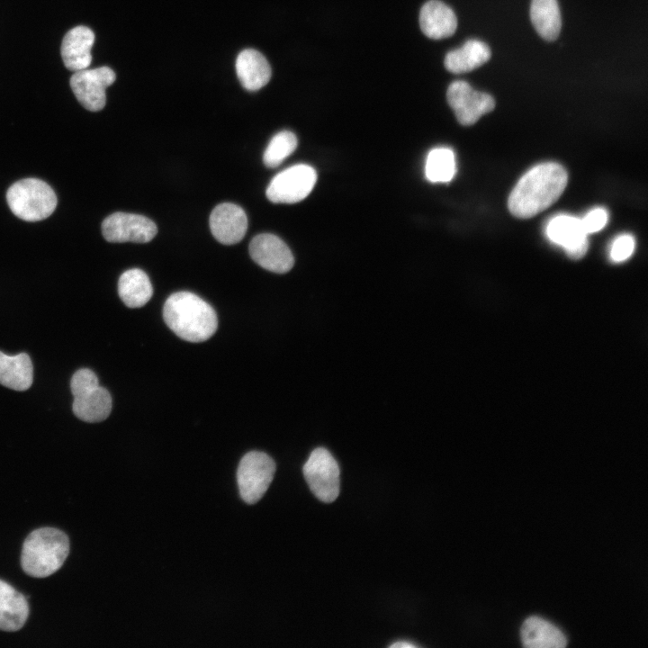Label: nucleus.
I'll use <instances>...</instances> for the list:
<instances>
[{
	"mask_svg": "<svg viewBox=\"0 0 648 648\" xmlns=\"http://www.w3.org/2000/svg\"><path fill=\"white\" fill-rule=\"evenodd\" d=\"M568 183L565 168L555 162L532 167L517 183L508 199L511 214L529 219L553 205Z\"/></svg>",
	"mask_w": 648,
	"mask_h": 648,
	"instance_id": "obj_1",
	"label": "nucleus"
},
{
	"mask_svg": "<svg viewBox=\"0 0 648 648\" xmlns=\"http://www.w3.org/2000/svg\"><path fill=\"white\" fill-rule=\"evenodd\" d=\"M163 317L167 327L180 338L189 342L209 339L218 326L213 308L190 292H178L166 301Z\"/></svg>",
	"mask_w": 648,
	"mask_h": 648,
	"instance_id": "obj_2",
	"label": "nucleus"
},
{
	"mask_svg": "<svg viewBox=\"0 0 648 648\" xmlns=\"http://www.w3.org/2000/svg\"><path fill=\"white\" fill-rule=\"evenodd\" d=\"M69 553V539L55 527L33 530L22 544L21 565L32 577L45 578L56 572Z\"/></svg>",
	"mask_w": 648,
	"mask_h": 648,
	"instance_id": "obj_3",
	"label": "nucleus"
},
{
	"mask_svg": "<svg viewBox=\"0 0 648 648\" xmlns=\"http://www.w3.org/2000/svg\"><path fill=\"white\" fill-rule=\"evenodd\" d=\"M13 213L26 221H38L51 215L57 206L53 189L44 181L25 178L12 184L6 193Z\"/></svg>",
	"mask_w": 648,
	"mask_h": 648,
	"instance_id": "obj_4",
	"label": "nucleus"
},
{
	"mask_svg": "<svg viewBox=\"0 0 648 648\" xmlns=\"http://www.w3.org/2000/svg\"><path fill=\"white\" fill-rule=\"evenodd\" d=\"M74 396L73 412L86 422H100L108 418L112 410L109 392L99 385L95 374L87 368L76 371L70 382Z\"/></svg>",
	"mask_w": 648,
	"mask_h": 648,
	"instance_id": "obj_5",
	"label": "nucleus"
},
{
	"mask_svg": "<svg viewBox=\"0 0 648 648\" xmlns=\"http://www.w3.org/2000/svg\"><path fill=\"white\" fill-rule=\"evenodd\" d=\"M275 472L274 461L259 451L247 453L240 460L237 480L242 500L255 504L266 493Z\"/></svg>",
	"mask_w": 648,
	"mask_h": 648,
	"instance_id": "obj_6",
	"label": "nucleus"
},
{
	"mask_svg": "<svg viewBox=\"0 0 648 648\" xmlns=\"http://www.w3.org/2000/svg\"><path fill=\"white\" fill-rule=\"evenodd\" d=\"M304 478L312 493L321 501H334L339 494V467L323 447L314 449L303 465Z\"/></svg>",
	"mask_w": 648,
	"mask_h": 648,
	"instance_id": "obj_7",
	"label": "nucleus"
},
{
	"mask_svg": "<svg viewBox=\"0 0 648 648\" xmlns=\"http://www.w3.org/2000/svg\"><path fill=\"white\" fill-rule=\"evenodd\" d=\"M316 181L317 174L312 166L294 165L273 177L266 189V197L274 203H295L310 194Z\"/></svg>",
	"mask_w": 648,
	"mask_h": 648,
	"instance_id": "obj_8",
	"label": "nucleus"
},
{
	"mask_svg": "<svg viewBox=\"0 0 648 648\" xmlns=\"http://www.w3.org/2000/svg\"><path fill=\"white\" fill-rule=\"evenodd\" d=\"M446 99L458 122L464 126L476 123L483 114L493 111L496 104L490 94L474 90L463 80L449 85Z\"/></svg>",
	"mask_w": 648,
	"mask_h": 648,
	"instance_id": "obj_9",
	"label": "nucleus"
},
{
	"mask_svg": "<svg viewBox=\"0 0 648 648\" xmlns=\"http://www.w3.org/2000/svg\"><path fill=\"white\" fill-rule=\"evenodd\" d=\"M115 73L108 67L76 71L70 78L71 89L77 101L91 112L102 110L106 103L105 89L115 81Z\"/></svg>",
	"mask_w": 648,
	"mask_h": 648,
	"instance_id": "obj_10",
	"label": "nucleus"
},
{
	"mask_svg": "<svg viewBox=\"0 0 648 648\" xmlns=\"http://www.w3.org/2000/svg\"><path fill=\"white\" fill-rule=\"evenodd\" d=\"M156 224L148 218L133 213L114 212L102 223V233L109 242L147 243L157 234Z\"/></svg>",
	"mask_w": 648,
	"mask_h": 648,
	"instance_id": "obj_11",
	"label": "nucleus"
},
{
	"mask_svg": "<svg viewBox=\"0 0 648 648\" xmlns=\"http://www.w3.org/2000/svg\"><path fill=\"white\" fill-rule=\"evenodd\" d=\"M252 259L261 267L277 274H284L294 264L293 256L287 245L277 236L262 233L249 244Z\"/></svg>",
	"mask_w": 648,
	"mask_h": 648,
	"instance_id": "obj_12",
	"label": "nucleus"
},
{
	"mask_svg": "<svg viewBox=\"0 0 648 648\" xmlns=\"http://www.w3.org/2000/svg\"><path fill=\"white\" fill-rule=\"evenodd\" d=\"M546 235L554 243L562 247L572 259H580L588 251L587 233L579 218L565 214L553 218L546 227Z\"/></svg>",
	"mask_w": 648,
	"mask_h": 648,
	"instance_id": "obj_13",
	"label": "nucleus"
},
{
	"mask_svg": "<svg viewBox=\"0 0 648 648\" xmlns=\"http://www.w3.org/2000/svg\"><path fill=\"white\" fill-rule=\"evenodd\" d=\"M210 228L220 243L233 245L244 238L248 218L240 206L231 202L220 203L211 213Z\"/></svg>",
	"mask_w": 648,
	"mask_h": 648,
	"instance_id": "obj_14",
	"label": "nucleus"
},
{
	"mask_svg": "<svg viewBox=\"0 0 648 648\" xmlns=\"http://www.w3.org/2000/svg\"><path fill=\"white\" fill-rule=\"evenodd\" d=\"M94 42V34L86 26L68 31L61 44V57L66 68L74 72L87 68L92 61Z\"/></svg>",
	"mask_w": 648,
	"mask_h": 648,
	"instance_id": "obj_15",
	"label": "nucleus"
},
{
	"mask_svg": "<svg viewBox=\"0 0 648 648\" xmlns=\"http://www.w3.org/2000/svg\"><path fill=\"white\" fill-rule=\"evenodd\" d=\"M419 25L423 33L433 40L452 36L457 28L454 12L439 0H429L419 12Z\"/></svg>",
	"mask_w": 648,
	"mask_h": 648,
	"instance_id": "obj_16",
	"label": "nucleus"
},
{
	"mask_svg": "<svg viewBox=\"0 0 648 648\" xmlns=\"http://www.w3.org/2000/svg\"><path fill=\"white\" fill-rule=\"evenodd\" d=\"M236 72L242 86L248 91H257L271 78V67L259 51L253 49L242 50L236 59Z\"/></svg>",
	"mask_w": 648,
	"mask_h": 648,
	"instance_id": "obj_17",
	"label": "nucleus"
},
{
	"mask_svg": "<svg viewBox=\"0 0 648 648\" xmlns=\"http://www.w3.org/2000/svg\"><path fill=\"white\" fill-rule=\"evenodd\" d=\"M29 616L26 598L6 581L0 580V630L21 629Z\"/></svg>",
	"mask_w": 648,
	"mask_h": 648,
	"instance_id": "obj_18",
	"label": "nucleus"
},
{
	"mask_svg": "<svg viewBox=\"0 0 648 648\" xmlns=\"http://www.w3.org/2000/svg\"><path fill=\"white\" fill-rule=\"evenodd\" d=\"M521 641L527 648H562L567 644L563 633L539 616L526 618L520 630Z\"/></svg>",
	"mask_w": 648,
	"mask_h": 648,
	"instance_id": "obj_19",
	"label": "nucleus"
},
{
	"mask_svg": "<svg viewBox=\"0 0 648 648\" xmlns=\"http://www.w3.org/2000/svg\"><path fill=\"white\" fill-rule=\"evenodd\" d=\"M490 56V47L483 41L473 39L465 41L461 48L449 51L444 64L449 72L461 74L481 67Z\"/></svg>",
	"mask_w": 648,
	"mask_h": 648,
	"instance_id": "obj_20",
	"label": "nucleus"
},
{
	"mask_svg": "<svg viewBox=\"0 0 648 648\" xmlns=\"http://www.w3.org/2000/svg\"><path fill=\"white\" fill-rule=\"evenodd\" d=\"M33 381V366L25 353L8 356L0 351V384L14 390L26 391Z\"/></svg>",
	"mask_w": 648,
	"mask_h": 648,
	"instance_id": "obj_21",
	"label": "nucleus"
},
{
	"mask_svg": "<svg viewBox=\"0 0 648 648\" xmlns=\"http://www.w3.org/2000/svg\"><path fill=\"white\" fill-rule=\"evenodd\" d=\"M118 293L127 307L140 308L150 300L153 288L144 271L132 268L121 274L118 281Z\"/></svg>",
	"mask_w": 648,
	"mask_h": 648,
	"instance_id": "obj_22",
	"label": "nucleus"
},
{
	"mask_svg": "<svg viewBox=\"0 0 648 648\" xmlns=\"http://www.w3.org/2000/svg\"><path fill=\"white\" fill-rule=\"evenodd\" d=\"M530 18L536 31L544 40L554 41L558 38L562 18L557 0H532Z\"/></svg>",
	"mask_w": 648,
	"mask_h": 648,
	"instance_id": "obj_23",
	"label": "nucleus"
},
{
	"mask_svg": "<svg viewBox=\"0 0 648 648\" xmlns=\"http://www.w3.org/2000/svg\"><path fill=\"white\" fill-rule=\"evenodd\" d=\"M456 173L454 151L446 147L433 148L428 154L425 176L431 183H448Z\"/></svg>",
	"mask_w": 648,
	"mask_h": 648,
	"instance_id": "obj_24",
	"label": "nucleus"
},
{
	"mask_svg": "<svg viewBox=\"0 0 648 648\" xmlns=\"http://www.w3.org/2000/svg\"><path fill=\"white\" fill-rule=\"evenodd\" d=\"M297 148V138L290 130H282L276 133L268 143L263 161L268 167L279 166Z\"/></svg>",
	"mask_w": 648,
	"mask_h": 648,
	"instance_id": "obj_25",
	"label": "nucleus"
},
{
	"mask_svg": "<svg viewBox=\"0 0 648 648\" xmlns=\"http://www.w3.org/2000/svg\"><path fill=\"white\" fill-rule=\"evenodd\" d=\"M635 247L634 238L629 234H624L615 239L610 250V257L614 262L619 263L628 259Z\"/></svg>",
	"mask_w": 648,
	"mask_h": 648,
	"instance_id": "obj_26",
	"label": "nucleus"
},
{
	"mask_svg": "<svg viewBox=\"0 0 648 648\" xmlns=\"http://www.w3.org/2000/svg\"><path fill=\"white\" fill-rule=\"evenodd\" d=\"M608 212L604 208H595L582 220V226L587 234L599 231L608 221Z\"/></svg>",
	"mask_w": 648,
	"mask_h": 648,
	"instance_id": "obj_27",
	"label": "nucleus"
},
{
	"mask_svg": "<svg viewBox=\"0 0 648 648\" xmlns=\"http://www.w3.org/2000/svg\"><path fill=\"white\" fill-rule=\"evenodd\" d=\"M390 647H392V648H414V647H416V645L411 643H409L407 641H404V642L399 641V642H395V643L392 644L390 645Z\"/></svg>",
	"mask_w": 648,
	"mask_h": 648,
	"instance_id": "obj_28",
	"label": "nucleus"
}]
</instances>
